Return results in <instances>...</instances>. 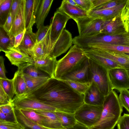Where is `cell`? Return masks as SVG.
<instances>
[{
    "label": "cell",
    "instance_id": "6da1fadb",
    "mask_svg": "<svg viewBox=\"0 0 129 129\" xmlns=\"http://www.w3.org/2000/svg\"><path fill=\"white\" fill-rule=\"evenodd\" d=\"M24 96L39 100L57 111L68 113H74L84 103V94L75 91L63 81L53 78Z\"/></svg>",
    "mask_w": 129,
    "mask_h": 129
},
{
    "label": "cell",
    "instance_id": "7a4b0ae2",
    "mask_svg": "<svg viewBox=\"0 0 129 129\" xmlns=\"http://www.w3.org/2000/svg\"><path fill=\"white\" fill-rule=\"evenodd\" d=\"M100 120L89 129H114L121 116L123 107L116 92L112 90L105 96Z\"/></svg>",
    "mask_w": 129,
    "mask_h": 129
},
{
    "label": "cell",
    "instance_id": "3957f363",
    "mask_svg": "<svg viewBox=\"0 0 129 129\" xmlns=\"http://www.w3.org/2000/svg\"><path fill=\"white\" fill-rule=\"evenodd\" d=\"M86 57L83 49L76 45L71 46L67 53L57 61L54 78L60 79L75 70Z\"/></svg>",
    "mask_w": 129,
    "mask_h": 129
},
{
    "label": "cell",
    "instance_id": "277c9868",
    "mask_svg": "<svg viewBox=\"0 0 129 129\" xmlns=\"http://www.w3.org/2000/svg\"><path fill=\"white\" fill-rule=\"evenodd\" d=\"M89 59L91 82L93 83L106 96L113 90L109 77L108 70L90 59Z\"/></svg>",
    "mask_w": 129,
    "mask_h": 129
},
{
    "label": "cell",
    "instance_id": "5b68a950",
    "mask_svg": "<svg viewBox=\"0 0 129 129\" xmlns=\"http://www.w3.org/2000/svg\"><path fill=\"white\" fill-rule=\"evenodd\" d=\"M103 106H94L84 103L74 113L77 121L89 128L100 120Z\"/></svg>",
    "mask_w": 129,
    "mask_h": 129
},
{
    "label": "cell",
    "instance_id": "8992f818",
    "mask_svg": "<svg viewBox=\"0 0 129 129\" xmlns=\"http://www.w3.org/2000/svg\"><path fill=\"white\" fill-rule=\"evenodd\" d=\"M75 21L77 24L79 35L83 36L100 33L105 20L88 16L78 18Z\"/></svg>",
    "mask_w": 129,
    "mask_h": 129
},
{
    "label": "cell",
    "instance_id": "52a82bcc",
    "mask_svg": "<svg viewBox=\"0 0 129 129\" xmlns=\"http://www.w3.org/2000/svg\"><path fill=\"white\" fill-rule=\"evenodd\" d=\"M12 103L15 108L19 110L29 109L54 112L57 111L55 108L47 103L26 96L17 97L15 96L12 100Z\"/></svg>",
    "mask_w": 129,
    "mask_h": 129
},
{
    "label": "cell",
    "instance_id": "ba28073f",
    "mask_svg": "<svg viewBox=\"0 0 129 129\" xmlns=\"http://www.w3.org/2000/svg\"><path fill=\"white\" fill-rule=\"evenodd\" d=\"M56 42L51 39L50 26V29L46 35L42 40L35 45L31 51L30 55L34 60L43 59L49 55L52 56V53Z\"/></svg>",
    "mask_w": 129,
    "mask_h": 129
},
{
    "label": "cell",
    "instance_id": "9c48e42d",
    "mask_svg": "<svg viewBox=\"0 0 129 129\" xmlns=\"http://www.w3.org/2000/svg\"><path fill=\"white\" fill-rule=\"evenodd\" d=\"M108 76L113 90L119 91L129 89V77L127 71L122 68H116L108 70Z\"/></svg>",
    "mask_w": 129,
    "mask_h": 129
},
{
    "label": "cell",
    "instance_id": "30bf717a",
    "mask_svg": "<svg viewBox=\"0 0 129 129\" xmlns=\"http://www.w3.org/2000/svg\"><path fill=\"white\" fill-rule=\"evenodd\" d=\"M59 80H70L84 83L91 82L89 58L87 57L78 68Z\"/></svg>",
    "mask_w": 129,
    "mask_h": 129
},
{
    "label": "cell",
    "instance_id": "8fae6325",
    "mask_svg": "<svg viewBox=\"0 0 129 129\" xmlns=\"http://www.w3.org/2000/svg\"><path fill=\"white\" fill-rule=\"evenodd\" d=\"M70 19L66 14L57 10L50 25L51 40L55 42L57 40L64 29L67 21Z\"/></svg>",
    "mask_w": 129,
    "mask_h": 129
},
{
    "label": "cell",
    "instance_id": "7c38bea8",
    "mask_svg": "<svg viewBox=\"0 0 129 129\" xmlns=\"http://www.w3.org/2000/svg\"><path fill=\"white\" fill-rule=\"evenodd\" d=\"M25 24L26 30H32L42 0H25Z\"/></svg>",
    "mask_w": 129,
    "mask_h": 129
},
{
    "label": "cell",
    "instance_id": "4fadbf2b",
    "mask_svg": "<svg viewBox=\"0 0 129 129\" xmlns=\"http://www.w3.org/2000/svg\"><path fill=\"white\" fill-rule=\"evenodd\" d=\"M73 41L71 34L68 30L64 29L56 42L51 56L56 58L65 53L71 46Z\"/></svg>",
    "mask_w": 129,
    "mask_h": 129
},
{
    "label": "cell",
    "instance_id": "5bb4252c",
    "mask_svg": "<svg viewBox=\"0 0 129 129\" xmlns=\"http://www.w3.org/2000/svg\"><path fill=\"white\" fill-rule=\"evenodd\" d=\"M5 53L11 64L18 68L24 63H32L34 61L33 58L28 54L17 48L14 47Z\"/></svg>",
    "mask_w": 129,
    "mask_h": 129
},
{
    "label": "cell",
    "instance_id": "9a60e30c",
    "mask_svg": "<svg viewBox=\"0 0 129 129\" xmlns=\"http://www.w3.org/2000/svg\"><path fill=\"white\" fill-rule=\"evenodd\" d=\"M89 49V48H87ZM103 57L111 59L127 71H129V56L124 53L90 49Z\"/></svg>",
    "mask_w": 129,
    "mask_h": 129
},
{
    "label": "cell",
    "instance_id": "2e32d148",
    "mask_svg": "<svg viewBox=\"0 0 129 129\" xmlns=\"http://www.w3.org/2000/svg\"><path fill=\"white\" fill-rule=\"evenodd\" d=\"M126 2L122 3L113 8L102 10H92L88 13L89 16L102 19L105 20L119 16L125 6Z\"/></svg>",
    "mask_w": 129,
    "mask_h": 129
},
{
    "label": "cell",
    "instance_id": "e0dca14e",
    "mask_svg": "<svg viewBox=\"0 0 129 129\" xmlns=\"http://www.w3.org/2000/svg\"><path fill=\"white\" fill-rule=\"evenodd\" d=\"M105 96L93 83L84 94V103L94 106H103Z\"/></svg>",
    "mask_w": 129,
    "mask_h": 129
},
{
    "label": "cell",
    "instance_id": "ac0fdd59",
    "mask_svg": "<svg viewBox=\"0 0 129 129\" xmlns=\"http://www.w3.org/2000/svg\"><path fill=\"white\" fill-rule=\"evenodd\" d=\"M25 4V0H22L9 33L14 37L26 29Z\"/></svg>",
    "mask_w": 129,
    "mask_h": 129
},
{
    "label": "cell",
    "instance_id": "d6986e66",
    "mask_svg": "<svg viewBox=\"0 0 129 129\" xmlns=\"http://www.w3.org/2000/svg\"><path fill=\"white\" fill-rule=\"evenodd\" d=\"M57 62L56 58L49 55L43 59L34 60L31 63L48 74L51 78H54Z\"/></svg>",
    "mask_w": 129,
    "mask_h": 129
},
{
    "label": "cell",
    "instance_id": "ffe728a7",
    "mask_svg": "<svg viewBox=\"0 0 129 129\" xmlns=\"http://www.w3.org/2000/svg\"><path fill=\"white\" fill-rule=\"evenodd\" d=\"M57 10L66 14L74 21L79 18L88 16L87 12L78 6L70 4L66 0L62 1Z\"/></svg>",
    "mask_w": 129,
    "mask_h": 129
},
{
    "label": "cell",
    "instance_id": "44dd1931",
    "mask_svg": "<svg viewBox=\"0 0 129 129\" xmlns=\"http://www.w3.org/2000/svg\"><path fill=\"white\" fill-rule=\"evenodd\" d=\"M83 49L87 57L102 66L108 70L115 68H122L114 61L99 55L90 49Z\"/></svg>",
    "mask_w": 129,
    "mask_h": 129
},
{
    "label": "cell",
    "instance_id": "7402d4cb",
    "mask_svg": "<svg viewBox=\"0 0 129 129\" xmlns=\"http://www.w3.org/2000/svg\"><path fill=\"white\" fill-rule=\"evenodd\" d=\"M124 24L119 16L105 20L100 33L106 34L115 35L122 33L119 32Z\"/></svg>",
    "mask_w": 129,
    "mask_h": 129
},
{
    "label": "cell",
    "instance_id": "603a6c76",
    "mask_svg": "<svg viewBox=\"0 0 129 129\" xmlns=\"http://www.w3.org/2000/svg\"><path fill=\"white\" fill-rule=\"evenodd\" d=\"M16 96L20 97L27 94V84L23 74L20 68L15 73L12 79Z\"/></svg>",
    "mask_w": 129,
    "mask_h": 129
},
{
    "label": "cell",
    "instance_id": "cb8c5ba5",
    "mask_svg": "<svg viewBox=\"0 0 129 129\" xmlns=\"http://www.w3.org/2000/svg\"><path fill=\"white\" fill-rule=\"evenodd\" d=\"M37 43L36 33L33 32L32 30H26L21 44L17 48L27 53L31 56V51Z\"/></svg>",
    "mask_w": 129,
    "mask_h": 129
},
{
    "label": "cell",
    "instance_id": "d4e9b609",
    "mask_svg": "<svg viewBox=\"0 0 129 129\" xmlns=\"http://www.w3.org/2000/svg\"><path fill=\"white\" fill-rule=\"evenodd\" d=\"M35 110L45 117L44 127L50 129H59L62 128L55 112Z\"/></svg>",
    "mask_w": 129,
    "mask_h": 129
},
{
    "label": "cell",
    "instance_id": "484cf974",
    "mask_svg": "<svg viewBox=\"0 0 129 129\" xmlns=\"http://www.w3.org/2000/svg\"><path fill=\"white\" fill-rule=\"evenodd\" d=\"M53 0H43L37 14L36 23L38 29L44 26V23L50 8Z\"/></svg>",
    "mask_w": 129,
    "mask_h": 129
},
{
    "label": "cell",
    "instance_id": "4316f807",
    "mask_svg": "<svg viewBox=\"0 0 129 129\" xmlns=\"http://www.w3.org/2000/svg\"><path fill=\"white\" fill-rule=\"evenodd\" d=\"M15 37L0 26V51L5 53L14 47Z\"/></svg>",
    "mask_w": 129,
    "mask_h": 129
},
{
    "label": "cell",
    "instance_id": "83f0119b",
    "mask_svg": "<svg viewBox=\"0 0 129 129\" xmlns=\"http://www.w3.org/2000/svg\"><path fill=\"white\" fill-rule=\"evenodd\" d=\"M20 68L24 75L34 78H51L47 73L40 70L31 63H25Z\"/></svg>",
    "mask_w": 129,
    "mask_h": 129
},
{
    "label": "cell",
    "instance_id": "f1b7e54d",
    "mask_svg": "<svg viewBox=\"0 0 129 129\" xmlns=\"http://www.w3.org/2000/svg\"><path fill=\"white\" fill-rule=\"evenodd\" d=\"M14 112L17 122L24 129H50L39 125L26 117L19 109L15 108Z\"/></svg>",
    "mask_w": 129,
    "mask_h": 129
},
{
    "label": "cell",
    "instance_id": "f546056e",
    "mask_svg": "<svg viewBox=\"0 0 129 129\" xmlns=\"http://www.w3.org/2000/svg\"><path fill=\"white\" fill-rule=\"evenodd\" d=\"M87 48L129 53V46L124 45L103 44L90 46L85 49Z\"/></svg>",
    "mask_w": 129,
    "mask_h": 129
},
{
    "label": "cell",
    "instance_id": "4dcf8cb0",
    "mask_svg": "<svg viewBox=\"0 0 129 129\" xmlns=\"http://www.w3.org/2000/svg\"><path fill=\"white\" fill-rule=\"evenodd\" d=\"M55 113L59 119L62 128L72 127L77 123L74 113H68L58 111H56Z\"/></svg>",
    "mask_w": 129,
    "mask_h": 129
},
{
    "label": "cell",
    "instance_id": "1f68e13d",
    "mask_svg": "<svg viewBox=\"0 0 129 129\" xmlns=\"http://www.w3.org/2000/svg\"><path fill=\"white\" fill-rule=\"evenodd\" d=\"M24 75L27 87L26 95L30 93L39 87L50 78H34Z\"/></svg>",
    "mask_w": 129,
    "mask_h": 129
},
{
    "label": "cell",
    "instance_id": "d6a6232c",
    "mask_svg": "<svg viewBox=\"0 0 129 129\" xmlns=\"http://www.w3.org/2000/svg\"><path fill=\"white\" fill-rule=\"evenodd\" d=\"M19 110L28 119L39 125L44 126L45 117L43 115L33 109H25Z\"/></svg>",
    "mask_w": 129,
    "mask_h": 129
},
{
    "label": "cell",
    "instance_id": "836d02e7",
    "mask_svg": "<svg viewBox=\"0 0 129 129\" xmlns=\"http://www.w3.org/2000/svg\"><path fill=\"white\" fill-rule=\"evenodd\" d=\"M12 1L4 0L0 4V26H3L9 15Z\"/></svg>",
    "mask_w": 129,
    "mask_h": 129
},
{
    "label": "cell",
    "instance_id": "e575fe53",
    "mask_svg": "<svg viewBox=\"0 0 129 129\" xmlns=\"http://www.w3.org/2000/svg\"><path fill=\"white\" fill-rule=\"evenodd\" d=\"M61 80L64 82L75 91L83 94H84L89 87L92 83L91 82L82 83L70 80Z\"/></svg>",
    "mask_w": 129,
    "mask_h": 129
},
{
    "label": "cell",
    "instance_id": "d590c367",
    "mask_svg": "<svg viewBox=\"0 0 129 129\" xmlns=\"http://www.w3.org/2000/svg\"><path fill=\"white\" fill-rule=\"evenodd\" d=\"M0 86L12 100L15 94L12 79L0 78Z\"/></svg>",
    "mask_w": 129,
    "mask_h": 129
},
{
    "label": "cell",
    "instance_id": "8d00e7d4",
    "mask_svg": "<svg viewBox=\"0 0 129 129\" xmlns=\"http://www.w3.org/2000/svg\"><path fill=\"white\" fill-rule=\"evenodd\" d=\"M120 94L119 98L123 107H124L129 114V90L124 89L119 91Z\"/></svg>",
    "mask_w": 129,
    "mask_h": 129
},
{
    "label": "cell",
    "instance_id": "74e56055",
    "mask_svg": "<svg viewBox=\"0 0 129 129\" xmlns=\"http://www.w3.org/2000/svg\"><path fill=\"white\" fill-rule=\"evenodd\" d=\"M0 121L18 123L14 112V111L9 114H5L0 111Z\"/></svg>",
    "mask_w": 129,
    "mask_h": 129
},
{
    "label": "cell",
    "instance_id": "f35d334b",
    "mask_svg": "<svg viewBox=\"0 0 129 129\" xmlns=\"http://www.w3.org/2000/svg\"><path fill=\"white\" fill-rule=\"evenodd\" d=\"M77 5L88 13L93 9L91 0H74Z\"/></svg>",
    "mask_w": 129,
    "mask_h": 129
},
{
    "label": "cell",
    "instance_id": "ab89813d",
    "mask_svg": "<svg viewBox=\"0 0 129 129\" xmlns=\"http://www.w3.org/2000/svg\"><path fill=\"white\" fill-rule=\"evenodd\" d=\"M117 125V129H129V114L124 113Z\"/></svg>",
    "mask_w": 129,
    "mask_h": 129
},
{
    "label": "cell",
    "instance_id": "60d3db41",
    "mask_svg": "<svg viewBox=\"0 0 129 129\" xmlns=\"http://www.w3.org/2000/svg\"><path fill=\"white\" fill-rule=\"evenodd\" d=\"M0 128L1 129H24L19 123L0 121Z\"/></svg>",
    "mask_w": 129,
    "mask_h": 129
},
{
    "label": "cell",
    "instance_id": "b9f144b4",
    "mask_svg": "<svg viewBox=\"0 0 129 129\" xmlns=\"http://www.w3.org/2000/svg\"><path fill=\"white\" fill-rule=\"evenodd\" d=\"M22 1V0H13L10 11L13 24Z\"/></svg>",
    "mask_w": 129,
    "mask_h": 129
},
{
    "label": "cell",
    "instance_id": "7bdbcfd3",
    "mask_svg": "<svg viewBox=\"0 0 129 129\" xmlns=\"http://www.w3.org/2000/svg\"><path fill=\"white\" fill-rule=\"evenodd\" d=\"M50 28V25L43 26L38 29L36 33L37 43L40 42L45 37Z\"/></svg>",
    "mask_w": 129,
    "mask_h": 129
},
{
    "label": "cell",
    "instance_id": "ee69618b",
    "mask_svg": "<svg viewBox=\"0 0 129 129\" xmlns=\"http://www.w3.org/2000/svg\"><path fill=\"white\" fill-rule=\"evenodd\" d=\"M123 2V1H122L111 0L110 1L93 10H99L113 8L121 3Z\"/></svg>",
    "mask_w": 129,
    "mask_h": 129
},
{
    "label": "cell",
    "instance_id": "f6af8a7d",
    "mask_svg": "<svg viewBox=\"0 0 129 129\" xmlns=\"http://www.w3.org/2000/svg\"><path fill=\"white\" fill-rule=\"evenodd\" d=\"M11 100L0 86V106L7 104L12 102Z\"/></svg>",
    "mask_w": 129,
    "mask_h": 129
},
{
    "label": "cell",
    "instance_id": "bcb514c9",
    "mask_svg": "<svg viewBox=\"0 0 129 129\" xmlns=\"http://www.w3.org/2000/svg\"><path fill=\"white\" fill-rule=\"evenodd\" d=\"M15 107L12 103L0 106V111L5 114L10 113L14 111Z\"/></svg>",
    "mask_w": 129,
    "mask_h": 129
},
{
    "label": "cell",
    "instance_id": "7dc6e473",
    "mask_svg": "<svg viewBox=\"0 0 129 129\" xmlns=\"http://www.w3.org/2000/svg\"><path fill=\"white\" fill-rule=\"evenodd\" d=\"M13 25L12 20L11 14L10 13L3 27L5 30L8 33L10 32Z\"/></svg>",
    "mask_w": 129,
    "mask_h": 129
},
{
    "label": "cell",
    "instance_id": "c3c4849f",
    "mask_svg": "<svg viewBox=\"0 0 129 129\" xmlns=\"http://www.w3.org/2000/svg\"><path fill=\"white\" fill-rule=\"evenodd\" d=\"M4 59L2 56L0 57V78L7 79L5 75L6 70L4 64Z\"/></svg>",
    "mask_w": 129,
    "mask_h": 129
},
{
    "label": "cell",
    "instance_id": "681fc988",
    "mask_svg": "<svg viewBox=\"0 0 129 129\" xmlns=\"http://www.w3.org/2000/svg\"><path fill=\"white\" fill-rule=\"evenodd\" d=\"M26 31V29H25L15 37L14 47H17L20 45L23 39Z\"/></svg>",
    "mask_w": 129,
    "mask_h": 129
},
{
    "label": "cell",
    "instance_id": "f907efd6",
    "mask_svg": "<svg viewBox=\"0 0 129 129\" xmlns=\"http://www.w3.org/2000/svg\"><path fill=\"white\" fill-rule=\"evenodd\" d=\"M111 0H91L93 9L110 1ZM92 9V10H93Z\"/></svg>",
    "mask_w": 129,
    "mask_h": 129
},
{
    "label": "cell",
    "instance_id": "816d5d0a",
    "mask_svg": "<svg viewBox=\"0 0 129 129\" xmlns=\"http://www.w3.org/2000/svg\"><path fill=\"white\" fill-rule=\"evenodd\" d=\"M120 17L123 22L129 17V7L124 6L121 12Z\"/></svg>",
    "mask_w": 129,
    "mask_h": 129
},
{
    "label": "cell",
    "instance_id": "f5cc1de1",
    "mask_svg": "<svg viewBox=\"0 0 129 129\" xmlns=\"http://www.w3.org/2000/svg\"><path fill=\"white\" fill-rule=\"evenodd\" d=\"M59 129H89V128L77 122L74 126L69 128H62Z\"/></svg>",
    "mask_w": 129,
    "mask_h": 129
},
{
    "label": "cell",
    "instance_id": "db71d44e",
    "mask_svg": "<svg viewBox=\"0 0 129 129\" xmlns=\"http://www.w3.org/2000/svg\"><path fill=\"white\" fill-rule=\"evenodd\" d=\"M66 1L70 4L74 6H78L74 0H66Z\"/></svg>",
    "mask_w": 129,
    "mask_h": 129
},
{
    "label": "cell",
    "instance_id": "11a10c76",
    "mask_svg": "<svg viewBox=\"0 0 129 129\" xmlns=\"http://www.w3.org/2000/svg\"><path fill=\"white\" fill-rule=\"evenodd\" d=\"M123 23L125 28H127V26L129 24V17L127 18Z\"/></svg>",
    "mask_w": 129,
    "mask_h": 129
},
{
    "label": "cell",
    "instance_id": "9f6ffc18",
    "mask_svg": "<svg viewBox=\"0 0 129 129\" xmlns=\"http://www.w3.org/2000/svg\"><path fill=\"white\" fill-rule=\"evenodd\" d=\"M4 1V0H0V4L3 3Z\"/></svg>",
    "mask_w": 129,
    "mask_h": 129
},
{
    "label": "cell",
    "instance_id": "6f0895ef",
    "mask_svg": "<svg viewBox=\"0 0 129 129\" xmlns=\"http://www.w3.org/2000/svg\"><path fill=\"white\" fill-rule=\"evenodd\" d=\"M125 53V54H126V55H127L128 56H129V53Z\"/></svg>",
    "mask_w": 129,
    "mask_h": 129
},
{
    "label": "cell",
    "instance_id": "680465c9",
    "mask_svg": "<svg viewBox=\"0 0 129 129\" xmlns=\"http://www.w3.org/2000/svg\"><path fill=\"white\" fill-rule=\"evenodd\" d=\"M127 72L128 74V76L129 77V71H127Z\"/></svg>",
    "mask_w": 129,
    "mask_h": 129
},
{
    "label": "cell",
    "instance_id": "91938a15",
    "mask_svg": "<svg viewBox=\"0 0 129 129\" xmlns=\"http://www.w3.org/2000/svg\"><path fill=\"white\" fill-rule=\"evenodd\" d=\"M0 129H1V128H0Z\"/></svg>",
    "mask_w": 129,
    "mask_h": 129
}]
</instances>
